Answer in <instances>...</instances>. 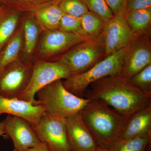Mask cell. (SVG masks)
Returning <instances> with one entry per match:
<instances>
[{
	"label": "cell",
	"instance_id": "cell-1",
	"mask_svg": "<svg viewBox=\"0 0 151 151\" xmlns=\"http://www.w3.org/2000/svg\"><path fill=\"white\" fill-rule=\"evenodd\" d=\"M84 97L100 100L129 119L134 113L151 105V98L132 85L120 74L110 76L92 83Z\"/></svg>",
	"mask_w": 151,
	"mask_h": 151
},
{
	"label": "cell",
	"instance_id": "cell-2",
	"mask_svg": "<svg viewBox=\"0 0 151 151\" xmlns=\"http://www.w3.org/2000/svg\"><path fill=\"white\" fill-rule=\"evenodd\" d=\"M79 113L98 145L108 149L119 140L129 119L100 100H90Z\"/></svg>",
	"mask_w": 151,
	"mask_h": 151
},
{
	"label": "cell",
	"instance_id": "cell-3",
	"mask_svg": "<svg viewBox=\"0 0 151 151\" xmlns=\"http://www.w3.org/2000/svg\"><path fill=\"white\" fill-rule=\"evenodd\" d=\"M36 97L39 104L43 106L45 113L65 119L79 113L90 101L69 92L60 79L40 89L37 92Z\"/></svg>",
	"mask_w": 151,
	"mask_h": 151
},
{
	"label": "cell",
	"instance_id": "cell-4",
	"mask_svg": "<svg viewBox=\"0 0 151 151\" xmlns=\"http://www.w3.org/2000/svg\"><path fill=\"white\" fill-rule=\"evenodd\" d=\"M125 48L105 58L85 72L70 76L62 81L63 86L74 95L84 97L86 89L93 82L106 76L120 74Z\"/></svg>",
	"mask_w": 151,
	"mask_h": 151
},
{
	"label": "cell",
	"instance_id": "cell-5",
	"mask_svg": "<svg viewBox=\"0 0 151 151\" xmlns=\"http://www.w3.org/2000/svg\"><path fill=\"white\" fill-rule=\"evenodd\" d=\"M105 58L102 33L97 38L87 40L75 45L54 62L67 68L72 75L85 72Z\"/></svg>",
	"mask_w": 151,
	"mask_h": 151
},
{
	"label": "cell",
	"instance_id": "cell-6",
	"mask_svg": "<svg viewBox=\"0 0 151 151\" xmlns=\"http://www.w3.org/2000/svg\"><path fill=\"white\" fill-rule=\"evenodd\" d=\"M87 39L80 35L58 30H42L34 55L35 60L54 62L75 45Z\"/></svg>",
	"mask_w": 151,
	"mask_h": 151
},
{
	"label": "cell",
	"instance_id": "cell-7",
	"mask_svg": "<svg viewBox=\"0 0 151 151\" xmlns=\"http://www.w3.org/2000/svg\"><path fill=\"white\" fill-rule=\"evenodd\" d=\"M71 75L67 68L54 62L35 60L33 63L32 74L28 85L18 99L39 104L37 92L56 80L66 79Z\"/></svg>",
	"mask_w": 151,
	"mask_h": 151
},
{
	"label": "cell",
	"instance_id": "cell-8",
	"mask_svg": "<svg viewBox=\"0 0 151 151\" xmlns=\"http://www.w3.org/2000/svg\"><path fill=\"white\" fill-rule=\"evenodd\" d=\"M33 64L19 58L0 71V95L18 98L26 89L32 74Z\"/></svg>",
	"mask_w": 151,
	"mask_h": 151
},
{
	"label": "cell",
	"instance_id": "cell-9",
	"mask_svg": "<svg viewBox=\"0 0 151 151\" xmlns=\"http://www.w3.org/2000/svg\"><path fill=\"white\" fill-rule=\"evenodd\" d=\"M151 34L133 35L125 48L120 75L129 79L151 64Z\"/></svg>",
	"mask_w": 151,
	"mask_h": 151
},
{
	"label": "cell",
	"instance_id": "cell-10",
	"mask_svg": "<svg viewBox=\"0 0 151 151\" xmlns=\"http://www.w3.org/2000/svg\"><path fill=\"white\" fill-rule=\"evenodd\" d=\"M32 126L40 142L45 144L50 151H72L68 139L65 119L45 113Z\"/></svg>",
	"mask_w": 151,
	"mask_h": 151
},
{
	"label": "cell",
	"instance_id": "cell-11",
	"mask_svg": "<svg viewBox=\"0 0 151 151\" xmlns=\"http://www.w3.org/2000/svg\"><path fill=\"white\" fill-rule=\"evenodd\" d=\"M125 12H122L106 21L103 32L105 58L125 48L133 34L127 23Z\"/></svg>",
	"mask_w": 151,
	"mask_h": 151
},
{
	"label": "cell",
	"instance_id": "cell-12",
	"mask_svg": "<svg viewBox=\"0 0 151 151\" xmlns=\"http://www.w3.org/2000/svg\"><path fill=\"white\" fill-rule=\"evenodd\" d=\"M4 121L5 134L11 138L14 150L25 151L40 143L32 125L27 120L8 115Z\"/></svg>",
	"mask_w": 151,
	"mask_h": 151
},
{
	"label": "cell",
	"instance_id": "cell-13",
	"mask_svg": "<svg viewBox=\"0 0 151 151\" xmlns=\"http://www.w3.org/2000/svg\"><path fill=\"white\" fill-rule=\"evenodd\" d=\"M68 142L72 151H92L98 146L79 113L65 119Z\"/></svg>",
	"mask_w": 151,
	"mask_h": 151
},
{
	"label": "cell",
	"instance_id": "cell-14",
	"mask_svg": "<svg viewBox=\"0 0 151 151\" xmlns=\"http://www.w3.org/2000/svg\"><path fill=\"white\" fill-rule=\"evenodd\" d=\"M45 113L43 106L40 104L0 95V115L7 114L19 116L34 126L37 124Z\"/></svg>",
	"mask_w": 151,
	"mask_h": 151
},
{
	"label": "cell",
	"instance_id": "cell-15",
	"mask_svg": "<svg viewBox=\"0 0 151 151\" xmlns=\"http://www.w3.org/2000/svg\"><path fill=\"white\" fill-rule=\"evenodd\" d=\"M21 25L23 45L19 58L24 62L33 64L35 51L42 30L32 12L23 13Z\"/></svg>",
	"mask_w": 151,
	"mask_h": 151
},
{
	"label": "cell",
	"instance_id": "cell-16",
	"mask_svg": "<svg viewBox=\"0 0 151 151\" xmlns=\"http://www.w3.org/2000/svg\"><path fill=\"white\" fill-rule=\"evenodd\" d=\"M151 133V105L142 108L127 120L119 140Z\"/></svg>",
	"mask_w": 151,
	"mask_h": 151
},
{
	"label": "cell",
	"instance_id": "cell-17",
	"mask_svg": "<svg viewBox=\"0 0 151 151\" xmlns=\"http://www.w3.org/2000/svg\"><path fill=\"white\" fill-rule=\"evenodd\" d=\"M22 14L12 7L2 4L0 5V51L18 28Z\"/></svg>",
	"mask_w": 151,
	"mask_h": 151
},
{
	"label": "cell",
	"instance_id": "cell-18",
	"mask_svg": "<svg viewBox=\"0 0 151 151\" xmlns=\"http://www.w3.org/2000/svg\"><path fill=\"white\" fill-rule=\"evenodd\" d=\"M125 17L133 35L151 34V8L130 11Z\"/></svg>",
	"mask_w": 151,
	"mask_h": 151
},
{
	"label": "cell",
	"instance_id": "cell-19",
	"mask_svg": "<svg viewBox=\"0 0 151 151\" xmlns=\"http://www.w3.org/2000/svg\"><path fill=\"white\" fill-rule=\"evenodd\" d=\"M57 2L32 12L42 30H58L63 13Z\"/></svg>",
	"mask_w": 151,
	"mask_h": 151
},
{
	"label": "cell",
	"instance_id": "cell-20",
	"mask_svg": "<svg viewBox=\"0 0 151 151\" xmlns=\"http://www.w3.org/2000/svg\"><path fill=\"white\" fill-rule=\"evenodd\" d=\"M23 45V31L20 23L13 36L0 51V71L10 63L20 58Z\"/></svg>",
	"mask_w": 151,
	"mask_h": 151
},
{
	"label": "cell",
	"instance_id": "cell-21",
	"mask_svg": "<svg viewBox=\"0 0 151 151\" xmlns=\"http://www.w3.org/2000/svg\"><path fill=\"white\" fill-rule=\"evenodd\" d=\"M81 35L87 40L97 38L104 30L106 21L90 11L80 17Z\"/></svg>",
	"mask_w": 151,
	"mask_h": 151
},
{
	"label": "cell",
	"instance_id": "cell-22",
	"mask_svg": "<svg viewBox=\"0 0 151 151\" xmlns=\"http://www.w3.org/2000/svg\"><path fill=\"white\" fill-rule=\"evenodd\" d=\"M151 143V133L127 139L118 140L109 148V151H146Z\"/></svg>",
	"mask_w": 151,
	"mask_h": 151
},
{
	"label": "cell",
	"instance_id": "cell-23",
	"mask_svg": "<svg viewBox=\"0 0 151 151\" xmlns=\"http://www.w3.org/2000/svg\"><path fill=\"white\" fill-rule=\"evenodd\" d=\"M60 0H0V2L12 7L22 13L34 12L36 11Z\"/></svg>",
	"mask_w": 151,
	"mask_h": 151
},
{
	"label": "cell",
	"instance_id": "cell-24",
	"mask_svg": "<svg viewBox=\"0 0 151 151\" xmlns=\"http://www.w3.org/2000/svg\"><path fill=\"white\" fill-rule=\"evenodd\" d=\"M128 79L133 86L151 98V64Z\"/></svg>",
	"mask_w": 151,
	"mask_h": 151
},
{
	"label": "cell",
	"instance_id": "cell-25",
	"mask_svg": "<svg viewBox=\"0 0 151 151\" xmlns=\"http://www.w3.org/2000/svg\"><path fill=\"white\" fill-rule=\"evenodd\" d=\"M58 6L64 14L80 18L89 11L81 0H60Z\"/></svg>",
	"mask_w": 151,
	"mask_h": 151
},
{
	"label": "cell",
	"instance_id": "cell-26",
	"mask_svg": "<svg viewBox=\"0 0 151 151\" xmlns=\"http://www.w3.org/2000/svg\"><path fill=\"white\" fill-rule=\"evenodd\" d=\"M88 10L106 21L112 18L113 14L105 0H81Z\"/></svg>",
	"mask_w": 151,
	"mask_h": 151
},
{
	"label": "cell",
	"instance_id": "cell-27",
	"mask_svg": "<svg viewBox=\"0 0 151 151\" xmlns=\"http://www.w3.org/2000/svg\"><path fill=\"white\" fill-rule=\"evenodd\" d=\"M58 30L63 32L73 33L81 35V19L64 14L60 19Z\"/></svg>",
	"mask_w": 151,
	"mask_h": 151
},
{
	"label": "cell",
	"instance_id": "cell-28",
	"mask_svg": "<svg viewBox=\"0 0 151 151\" xmlns=\"http://www.w3.org/2000/svg\"><path fill=\"white\" fill-rule=\"evenodd\" d=\"M114 15L126 12L127 0H105Z\"/></svg>",
	"mask_w": 151,
	"mask_h": 151
},
{
	"label": "cell",
	"instance_id": "cell-29",
	"mask_svg": "<svg viewBox=\"0 0 151 151\" xmlns=\"http://www.w3.org/2000/svg\"><path fill=\"white\" fill-rule=\"evenodd\" d=\"M126 12L134 10L151 8V0H127Z\"/></svg>",
	"mask_w": 151,
	"mask_h": 151
},
{
	"label": "cell",
	"instance_id": "cell-30",
	"mask_svg": "<svg viewBox=\"0 0 151 151\" xmlns=\"http://www.w3.org/2000/svg\"><path fill=\"white\" fill-rule=\"evenodd\" d=\"M25 151H50L49 150L44 143H40L37 145L28 149Z\"/></svg>",
	"mask_w": 151,
	"mask_h": 151
},
{
	"label": "cell",
	"instance_id": "cell-31",
	"mask_svg": "<svg viewBox=\"0 0 151 151\" xmlns=\"http://www.w3.org/2000/svg\"><path fill=\"white\" fill-rule=\"evenodd\" d=\"M5 121L4 119L3 121L0 122V137L4 136L5 134L4 130Z\"/></svg>",
	"mask_w": 151,
	"mask_h": 151
},
{
	"label": "cell",
	"instance_id": "cell-32",
	"mask_svg": "<svg viewBox=\"0 0 151 151\" xmlns=\"http://www.w3.org/2000/svg\"><path fill=\"white\" fill-rule=\"evenodd\" d=\"M92 151H109V149L105 147L98 145L97 148Z\"/></svg>",
	"mask_w": 151,
	"mask_h": 151
},
{
	"label": "cell",
	"instance_id": "cell-33",
	"mask_svg": "<svg viewBox=\"0 0 151 151\" xmlns=\"http://www.w3.org/2000/svg\"><path fill=\"white\" fill-rule=\"evenodd\" d=\"M151 143L148 146L147 148V150H146V151H151Z\"/></svg>",
	"mask_w": 151,
	"mask_h": 151
},
{
	"label": "cell",
	"instance_id": "cell-34",
	"mask_svg": "<svg viewBox=\"0 0 151 151\" xmlns=\"http://www.w3.org/2000/svg\"><path fill=\"white\" fill-rule=\"evenodd\" d=\"M13 151H17V150H14H14Z\"/></svg>",
	"mask_w": 151,
	"mask_h": 151
},
{
	"label": "cell",
	"instance_id": "cell-35",
	"mask_svg": "<svg viewBox=\"0 0 151 151\" xmlns=\"http://www.w3.org/2000/svg\"><path fill=\"white\" fill-rule=\"evenodd\" d=\"M1 2H0V5H1Z\"/></svg>",
	"mask_w": 151,
	"mask_h": 151
}]
</instances>
